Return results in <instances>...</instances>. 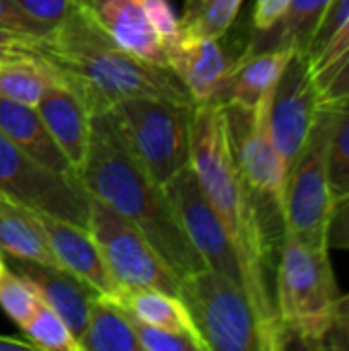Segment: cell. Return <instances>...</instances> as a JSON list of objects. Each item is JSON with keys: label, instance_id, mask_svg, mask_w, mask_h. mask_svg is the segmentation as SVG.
I'll return each instance as SVG.
<instances>
[{"label": "cell", "instance_id": "1", "mask_svg": "<svg viewBox=\"0 0 349 351\" xmlns=\"http://www.w3.org/2000/svg\"><path fill=\"white\" fill-rule=\"evenodd\" d=\"M189 167L234 247L243 290L257 317L263 351L290 348L267 280L280 247L267 234L255 197L234 162L222 103L193 107L189 119Z\"/></svg>", "mask_w": 349, "mask_h": 351}, {"label": "cell", "instance_id": "2", "mask_svg": "<svg viewBox=\"0 0 349 351\" xmlns=\"http://www.w3.org/2000/svg\"><path fill=\"white\" fill-rule=\"evenodd\" d=\"M29 49L53 64L91 111H105L130 97H158L195 107L169 66L140 60L121 49L97 21L88 2H78L47 37Z\"/></svg>", "mask_w": 349, "mask_h": 351}, {"label": "cell", "instance_id": "3", "mask_svg": "<svg viewBox=\"0 0 349 351\" xmlns=\"http://www.w3.org/2000/svg\"><path fill=\"white\" fill-rule=\"evenodd\" d=\"M78 179L88 195L132 222L179 280L208 267L183 232L165 189L138 162L107 111L91 115V140Z\"/></svg>", "mask_w": 349, "mask_h": 351}, {"label": "cell", "instance_id": "4", "mask_svg": "<svg viewBox=\"0 0 349 351\" xmlns=\"http://www.w3.org/2000/svg\"><path fill=\"white\" fill-rule=\"evenodd\" d=\"M339 298L329 249L311 247L284 232L276 269V306L290 346L325 350Z\"/></svg>", "mask_w": 349, "mask_h": 351}, {"label": "cell", "instance_id": "5", "mask_svg": "<svg viewBox=\"0 0 349 351\" xmlns=\"http://www.w3.org/2000/svg\"><path fill=\"white\" fill-rule=\"evenodd\" d=\"M272 99L274 90L265 93L251 109L232 103H222V109L234 162L255 197L267 234L280 247L284 239V197L288 183V165L272 136Z\"/></svg>", "mask_w": 349, "mask_h": 351}, {"label": "cell", "instance_id": "6", "mask_svg": "<svg viewBox=\"0 0 349 351\" xmlns=\"http://www.w3.org/2000/svg\"><path fill=\"white\" fill-rule=\"evenodd\" d=\"M105 111L138 162L160 187L189 167V119L193 107L158 97H130Z\"/></svg>", "mask_w": 349, "mask_h": 351}, {"label": "cell", "instance_id": "7", "mask_svg": "<svg viewBox=\"0 0 349 351\" xmlns=\"http://www.w3.org/2000/svg\"><path fill=\"white\" fill-rule=\"evenodd\" d=\"M179 298L187 306L208 351H263L259 323L245 290L204 267L181 278Z\"/></svg>", "mask_w": 349, "mask_h": 351}, {"label": "cell", "instance_id": "8", "mask_svg": "<svg viewBox=\"0 0 349 351\" xmlns=\"http://www.w3.org/2000/svg\"><path fill=\"white\" fill-rule=\"evenodd\" d=\"M333 119L335 111H319L306 144L288 171L284 197V232L319 249H329L327 226L333 197L329 187L327 152Z\"/></svg>", "mask_w": 349, "mask_h": 351}, {"label": "cell", "instance_id": "9", "mask_svg": "<svg viewBox=\"0 0 349 351\" xmlns=\"http://www.w3.org/2000/svg\"><path fill=\"white\" fill-rule=\"evenodd\" d=\"M88 232L93 234L113 280L125 290H160L179 296L181 280L148 239L107 204L91 195Z\"/></svg>", "mask_w": 349, "mask_h": 351}, {"label": "cell", "instance_id": "10", "mask_svg": "<svg viewBox=\"0 0 349 351\" xmlns=\"http://www.w3.org/2000/svg\"><path fill=\"white\" fill-rule=\"evenodd\" d=\"M0 193L56 218L86 226L91 195L78 177L51 173L0 132Z\"/></svg>", "mask_w": 349, "mask_h": 351}, {"label": "cell", "instance_id": "11", "mask_svg": "<svg viewBox=\"0 0 349 351\" xmlns=\"http://www.w3.org/2000/svg\"><path fill=\"white\" fill-rule=\"evenodd\" d=\"M163 189L183 232L202 255L206 265L243 288V276L234 247L191 167L179 171Z\"/></svg>", "mask_w": 349, "mask_h": 351}, {"label": "cell", "instance_id": "12", "mask_svg": "<svg viewBox=\"0 0 349 351\" xmlns=\"http://www.w3.org/2000/svg\"><path fill=\"white\" fill-rule=\"evenodd\" d=\"M317 88L304 53H294L282 72L272 99L269 128L288 171L306 144L319 117Z\"/></svg>", "mask_w": 349, "mask_h": 351}, {"label": "cell", "instance_id": "13", "mask_svg": "<svg viewBox=\"0 0 349 351\" xmlns=\"http://www.w3.org/2000/svg\"><path fill=\"white\" fill-rule=\"evenodd\" d=\"M167 64L183 82L195 105L220 103L222 90L247 47H226L220 37L179 33L165 45Z\"/></svg>", "mask_w": 349, "mask_h": 351}, {"label": "cell", "instance_id": "14", "mask_svg": "<svg viewBox=\"0 0 349 351\" xmlns=\"http://www.w3.org/2000/svg\"><path fill=\"white\" fill-rule=\"evenodd\" d=\"M39 220L45 228L49 247L64 269L80 278L101 296L113 298L119 302L123 290L113 280L93 234L86 226L49 216L39 212Z\"/></svg>", "mask_w": 349, "mask_h": 351}, {"label": "cell", "instance_id": "15", "mask_svg": "<svg viewBox=\"0 0 349 351\" xmlns=\"http://www.w3.org/2000/svg\"><path fill=\"white\" fill-rule=\"evenodd\" d=\"M6 265L12 271L21 274L25 280H29L31 286L37 290L39 298L49 308H53L70 327L74 337L80 339L88 323L91 306L99 296V292L93 290L74 274H70L68 269L58 265H43V263L21 261V259H8Z\"/></svg>", "mask_w": 349, "mask_h": 351}, {"label": "cell", "instance_id": "16", "mask_svg": "<svg viewBox=\"0 0 349 351\" xmlns=\"http://www.w3.org/2000/svg\"><path fill=\"white\" fill-rule=\"evenodd\" d=\"M35 109L78 177L86 160L93 111L64 78L45 93Z\"/></svg>", "mask_w": 349, "mask_h": 351}, {"label": "cell", "instance_id": "17", "mask_svg": "<svg viewBox=\"0 0 349 351\" xmlns=\"http://www.w3.org/2000/svg\"><path fill=\"white\" fill-rule=\"evenodd\" d=\"M88 4L97 21L121 49L140 60L169 66L165 43L152 29L142 0H91Z\"/></svg>", "mask_w": 349, "mask_h": 351}, {"label": "cell", "instance_id": "18", "mask_svg": "<svg viewBox=\"0 0 349 351\" xmlns=\"http://www.w3.org/2000/svg\"><path fill=\"white\" fill-rule=\"evenodd\" d=\"M0 132L43 169L76 177L35 107L0 97Z\"/></svg>", "mask_w": 349, "mask_h": 351}, {"label": "cell", "instance_id": "19", "mask_svg": "<svg viewBox=\"0 0 349 351\" xmlns=\"http://www.w3.org/2000/svg\"><path fill=\"white\" fill-rule=\"evenodd\" d=\"M0 251L8 259L60 265L56 259L39 212L0 193Z\"/></svg>", "mask_w": 349, "mask_h": 351}, {"label": "cell", "instance_id": "20", "mask_svg": "<svg viewBox=\"0 0 349 351\" xmlns=\"http://www.w3.org/2000/svg\"><path fill=\"white\" fill-rule=\"evenodd\" d=\"M294 53V49L276 47L243 56L228 76L220 103H232L249 109L255 107L265 93L276 88Z\"/></svg>", "mask_w": 349, "mask_h": 351}, {"label": "cell", "instance_id": "21", "mask_svg": "<svg viewBox=\"0 0 349 351\" xmlns=\"http://www.w3.org/2000/svg\"><path fill=\"white\" fill-rule=\"evenodd\" d=\"M62 82L60 70L29 47H16L0 60V97L29 107L45 97L49 88Z\"/></svg>", "mask_w": 349, "mask_h": 351}, {"label": "cell", "instance_id": "22", "mask_svg": "<svg viewBox=\"0 0 349 351\" xmlns=\"http://www.w3.org/2000/svg\"><path fill=\"white\" fill-rule=\"evenodd\" d=\"M333 0H290L288 10L278 21L274 29L261 35H253L249 41V51H261V49H276V47H288L296 53H304L311 45V39L331 6Z\"/></svg>", "mask_w": 349, "mask_h": 351}, {"label": "cell", "instance_id": "23", "mask_svg": "<svg viewBox=\"0 0 349 351\" xmlns=\"http://www.w3.org/2000/svg\"><path fill=\"white\" fill-rule=\"evenodd\" d=\"M78 348L80 351H140L132 315L117 300L99 294Z\"/></svg>", "mask_w": 349, "mask_h": 351}, {"label": "cell", "instance_id": "24", "mask_svg": "<svg viewBox=\"0 0 349 351\" xmlns=\"http://www.w3.org/2000/svg\"><path fill=\"white\" fill-rule=\"evenodd\" d=\"M119 304L136 321H142V323L152 325V327L169 329L175 333L189 335L191 339H195L202 346V350L208 351L204 339L200 337V331H197L187 306L181 302L179 296H173V294H167L160 290H152V288L125 290L119 298Z\"/></svg>", "mask_w": 349, "mask_h": 351}, {"label": "cell", "instance_id": "25", "mask_svg": "<svg viewBox=\"0 0 349 351\" xmlns=\"http://www.w3.org/2000/svg\"><path fill=\"white\" fill-rule=\"evenodd\" d=\"M349 47V0H333L323 14L311 45L306 62L313 76L331 66Z\"/></svg>", "mask_w": 349, "mask_h": 351}, {"label": "cell", "instance_id": "26", "mask_svg": "<svg viewBox=\"0 0 349 351\" xmlns=\"http://www.w3.org/2000/svg\"><path fill=\"white\" fill-rule=\"evenodd\" d=\"M245 0H183L179 33L224 37L234 25Z\"/></svg>", "mask_w": 349, "mask_h": 351}, {"label": "cell", "instance_id": "27", "mask_svg": "<svg viewBox=\"0 0 349 351\" xmlns=\"http://www.w3.org/2000/svg\"><path fill=\"white\" fill-rule=\"evenodd\" d=\"M25 339L35 348L43 351H80L78 339L64 323V319L49 308L43 300L39 302L33 317L21 327Z\"/></svg>", "mask_w": 349, "mask_h": 351}, {"label": "cell", "instance_id": "28", "mask_svg": "<svg viewBox=\"0 0 349 351\" xmlns=\"http://www.w3.org/2000/svg\"><path fill=\"white\" fill-rule=\"evenodd\" d=\"M329 187L333 202L349 195V107L337 109L329 136Z\"/></svg>", "mask_w": 349, "mask_h": 351}, {"label": "cell", "instance_id": "29", "mask_svg": "<svg viewBox=\"0 0 349 351\" xmlns=\"http://www.w3.org/2000/svg\"><path fill=\"white\" fill-rule=\"evenodd\" d=\"M41 298L37 290L25 280L21 274L12 271L10 267L0 278V308L6 317L21 329L37 311Z\"/></svg>", "mask_w": 349, "mask_h": 351}, {"label": "cell", "instance_id": "30", "mask_svg": "<svg viewBox=\"0 0 349 351\" xmlns=\"http://www.w3.org/2000/svg\"><path fill=\"white\" fill-rule=\"evenodd\" d=\"M319 109L337 111L349 107V47L325 70L313 76Z\"/></svg>", "mask_w": 349, "mask_h": 351}, {"label": "cell", "instance_id": "31", "mask_svg": "<svg viewBox=\"0 0 349 351\" xmlns=\"http://www.w3.org/2000/svg\"><path fill=\"white\" fill-rule=\"evenodd\" d=\"M132 321H134V331L140 343V351H204L202 346L189 335L152 327L142 321H136L134 317Z\"/></svg>", "mask_w": 349, "mask_h": 351}, {"label": "cell", "instance_id": "32", "mask_svg": "<svg viewBox=\"0 0 349 351\" xmlns=\"http://www.w3.org/2000/svg\"><path fill=\"white\" fill-rule=\"evenodd\" d=\"M0 31L21 35L33 43L51 33L49 27L31 19L14 0H0Z\"/></svg>", "mask_w": 349, "mask_h": 351}, {"label": "cell", "instance_id": "33", "mask_svg": "<svg viewBox=\"0 0 349 351\" xmlns=\"http://www.w3.org/2000/svg\"><path fill=\"white\" fill-rule=\"evenodd\" d=\"M31 19L39 21L41 25L53 29L58 27L72 8L82 0H14Z\"/></svg>", "mask_w": 349, "mask_h": 351}, {"label": "cell", "instance_id": "34", "mask_svg": "<svg viewBox=\"0 0 349 351\" xmlns=\"http://www.w3.org/2000/svg\"><path fill=\"white\" fill-rule=\"evenodd\" d=\"M144 12L152 25V29L158 33L160 41L167 45L179 35V19L175 10L171 8L169 0H142Z\"/></svg>", "mask_w": 349, "mask_h": 351}, {"label": "cell", "instance_id": "35", "mask_svg": "<svg viewBox=\"0 0 349 351\" xmlns=\"http://www.w3.org/2000/svg\"><path fill=\"white\" fill-rule=\"evenodd\" d=\"M327 247L349 251V195L333 202L327 226Z\"/></svg>", "mask_w": 349, "mask_h": 351}, {"label": "cell", "instance_id": "36", "mask_svg": "<svg viewBox=\"0 0 349 351\" xmlns=\"http://www.w3.org/2000/svg\"><path fill=\"white\" fill-rule=\"evenodd\" d=\"M290 0H255L253 14H251V25L255 35L267 33L278 25V21L284 16L288 10Z\"/></svg>", "mask_w": 349, "mask_h": 351}, {"label": "cell", "instance_id": "37", "mask_svg": "<svg viewBox=\"0 0 349 351\" xmlns=\"http://www.w3.org/2000/svg\"><path fill=\"white\" fill-rule=\"evenodd\" d=\"M325 350H349V294L339 298L335 323L327 337Z\"/></svg>", "mask_w": 349, "mask_h": 351}, {"label": "cell", "instance_id": "38", "mask_svg": "<svg viewBox=\"0 0 349 351\" xmlns=\"http://www.w3.org/2000/svg\"><path fill=\"white\" fill-rule=\"evenodd\" d=\"M33 351L35 348L27 339H10V337H0V351Z\"/></svg>", "mask_w": 349, "mask_h": 351}, {"label": "cell", "instance_id": "39", "mask_svg": "<svg viewBox=\"0 0 349 351\" xmlns=\"http://www.w3.org/2000/svg\"><path fill=\"white\" fill-rule=\"evenodd\" d=\"M16 47H21V45H0V60H2V58H6L8 53H12Z\"/></svg>", "mask_w": 349, "mask_h": 351}, {"label": "cell", "instance_id": "40", "mask_svg": "<svg viewBox=\"0 0 349 351\" xmlns=\"http://www.w3.org/2000/svg\"><path fill=\"white\" fill-rule=\"evenodd\" d=\"M8 269V265H6V261H4V253L0 251V278H2V274Z\"/></svg>", "mask_w": 349, "mask_h": 351}, {"label": "cell", "instance_id": "41", "mask_svg": "<svg viewBox=\"0 0 349 351\" xmlns=\"http://www.w3.org/2000/svg\"><path fill=\"white\" fill-rule=\"evenodd\" d=\"M82 2H91V0H82Z\"/></svg>", "mask_w": 349, "mask_h": 351}]
</instances>
